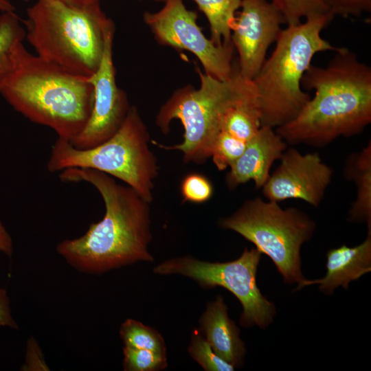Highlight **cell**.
Listing matches in <instances>:
<instances>
[{
	"label": "cell",
	"mask_w": 371,
	"mask_h": 371,
	"mask_svg": "<svg viewBox=\"0 0 371 371\" xmlns=\"http://www.w3.org/2000/svg\"><path fill=\"white\" fill-rule=\"evenodd\" d=\"M63 182H85L100 193L105 212L82 236L60 241L57 254L79 272L101 275L138 262H153L148 250L150 203L127 185L118 183L105 173L87 168L60 172Z\"/></svg>",
	"instance_id": "6da1fadb"
},
{
	"label": "cell",
	"mask_w": 371,
	"mask_h": 371,
	"mask_svg": "<svg viewBox=\"0 0 371 371\" xmlns=\"http://www.w3.org/2000/svg\"><path fill=\"white\" fill-rule=\"evenodd\" d=\"M325 67L310 65L301 85L315 95L289 122L275 128L291 145L323 147L359 134L371 122V68L341 47Z\"/></svg>",
	"instance_id": "7a4b0ae2"
},
{
	"label": "cell",
	"mask_w": 371,
	"mask_h": 371,
	"mask_svg": "<svg viewBox=\"0 0 371 371\" xmlns=\"http://www.w3.org/2000/svg\"><path fill=\"white\" fill-rule=\"evenodd\" d=\"M0 93L15 111L68 142L82 131L93 104V87L87 78L30 53L23 41L14 48L13 68Z\"/></svg>",
	"instance_id": "3957f363"
},
{
	"label": "cell",
	"mask_w": 371,
	"mask_h": 371,
	"mask_svg": "<svg viewBox=\"0 0 371 371\" xmlns=\"http://www.w3.org/2000/svg\"><path fill=\"white\" fill-rule=\"evenodd\" d=\"M28 43L41 58L74 75L89 78L98 69L105 32L113 21L100 3L76 6L62 1H36L27 10Z\"/></svg>",
	"instance_id": "277c9868"
},
{
	"label": "cell",
	"mask_w": 371,
	"mask_h": 371,
	"mask_svg": "<svg viewBox=\"0 0 371 371\" xmlns=\"http://www.w3.org/2000/svg\"><path fill=\"white\" fill-rule=\"evenodd\" d=\"M329 13L306 19L282 30L276 48L252 79L261 111V124L273 128L293 120L310 100L301 88L302 77L319 52H337L321 36L333 20Z\"/></svg>",
	"instance_id": "5b68a950"
},
{
	"label": "cell",
	"mask_w": 371,
	"mask_h": 371,
	"mask_svg": "<svg viewBox=\"0 0 371 371\" xmlns=\"http://www.w3.org/2000/svg\"><path fill=\"white\" fill-rule=\"evenodd\" d=\"M201 85L195 89L185 87L174 93L161 106L156 125L168 133L173 120L181 121L183 141L173 146L155 144L167 150H179L183 161L201 164L210 158L214 140L219 133L226 112L252 89V80L243 76L234 67L232 76L220 80L197 69Z\"/></svg>",
	"instance_id": "8992f818"
},
{
	"label": "cell",
	"mask_w": 371,
	"mask_h": 371,
	"mask_svg": "<svg viewBox=\"0 0 371 371\" xmlns=\"http://www.w3.org/2000/svg\"><path fill=\"white\" fill-rule=\"evenodd\" d=\"M149 143L147 126L137 109L132 106L116 133L94 147L80 149L58 138L47 169L50 172L75 168L95 170L121 180L151 203L159 167Z\"/></svg>",
	"instance_id": "52a82bcc"
},
{
	"label": "cell",
	"mask_w": 371,
	"mask_h": 371,
	"mask_svg": "<svg viewBox=\"0 0 371 371\" xmlns=\"http://www.w3.org/2000/svg\"><path fill=\"white\" fill-rule=\"evenodd\" d=\"M218 225L232 230L268 256L286 283L299 284L305 278L301 271L300 249L308 241L315 223L297 207H281L278 202L261 197L245 201Z\"/></svg>",
	"instance_id": "ba28073f"
},
{
	"label": "cell",
	"mask_w": 371,
	"mask_h": 371,
	"mask_svg": "<svg viewBox=\"0 0 371 371\" xmlns=\"http://www.w3.org/2000/svg\"><path fill=\"white\" fill-rule=\"evenodd\" d=\"M261 255L256 248L245 247L237 259L224 262L200 260L190 256L176 257L155 266L153 271L161 276H183L204 289H226L241 304L240 324L265 329L273 322L276 311L273 303L262 294L256 283Z\"/></svg>",
	"instance_id": "9c48e42d"
},
{
	"label": "cell",
	"mask_w": 371,
	"mask_h": 371,
	"mask_svg": "<svg viewBox=\"0 0 371 371\" xmlns=\"http://www.w3.org/2000/svg\"><path fill=\"white\" fill-rule=\"evenodd\" d=\"M156 12H146L144 20L162 45L194 54L203 65L205 74L220 80L229 79L233 73V44L217 45L208 39L197 25V14L188 10L182 0H166Z\"/></svg>",
	"instance_id": "30bf717a"
},
{
	"label": "cell",
	"mask_w": 371,
	"mask_h": 371,
	"mask_svg": "<svg viewBox=\"0 0 371 371\" xmlns=\"http://www.w3.org/2000/svg\"><path fill=\"white\" fill-rule=\"evenodd\" d=\"M114 31L113 22L105 32L104 50L99 67L87 78L93 87V104L85 126L69 142L77 148H90L111 137L120 128L131 108L126 93L116 84L113 61Z\"/></svg>",
	"instance_id": "8fae6325"
},
{
	"label": "cell",
	"mask_w": 371,
	"mask_h": 371,
	"mask_svg": "<svg viewBox=\"0 0 371 371\" xmlns=\"http://www.w3.org/2000/svg\"><path fill=\"white\" fill-rule=\"evenodd\" d=\"M280 164L262 188L265 197L272 201L301 199L318 207L330 185L333 170L317 152L302 154L291 147L280 159Z\"/></svg>",
	"instance_id": "7c38bea8"
},
{
	"label": "cell",
	"mask_w": 371,
	"mask_h": 371,
	"mask_svg": "<svg viewBox=\"0 0 371 371\" xmlns=\"http://www.w3.org/2000/svg\"><path fill=\"white\" fill-rule=\"evenodd\" d=\"M240 8L232 30V42L238 53L240 74L252 80L265 63L269 47L278 40L285 21L268 0H242Z\"/></svg>",
	"instance_id": "4fadbf2b"
},
{
	"label": "cell",
	"mask_w": 371,
	"mask_h": 371,
	"mask_svg": "<svg viewBox=\"0 0 371 371\" xmlns=\"http://www.w3.org/2000/svg\"><path fill=\"white\" fill-rule=\"evenodd\" d=\"M286 148L287 144L275 128L261 126L241 155L229 167L225 177L227 186L234 190L253 181L256 188H262L270 175L271 166Z\"/></svg>",
	"instance_id": "5bb4252c"
},
{
	"label": "cell",
	"mask_w": 371,
	"mask_h": 371,
	"mask_svg": "<svg viewBox=\"0 0 371 371\" xmlns=\"http://www.w3.org/2000/svg\"><path fill=\"white\" fill-rule=\"evenodd\" d=\"M326 273L321 279H304L297 284L298 291L306 286L318 284L319 289L330 295L339 286L348 289L352 281L371 271V229H368L366 240L355 247L345 245L330 249L326 254Z\"/></svg>",
	"instance_id": "9a60e30c"
},
{
	"label": "cell",
	"mask_w": 371,
	"mask_h": 371,
	"mask_svg": "<svg viewBox=\"0 0 371 371\" xmlns=\"http://www.w3.org/2000/svg\"><path fill=\"white\" fill-rule=\"evenodd\" d=\"M200 330L214 352L235 368H240L246 354L240 330L227 314L223 297L218 295L207 303L199 319Z\"/></svg>",
	"instance_id": "2e32d148"
},
{
	"label": "cell",
	"mask_w": 371,
	"mask_h": 371,
	"mask_svg": "<svg viewBox=\"0 0 371 371\" xmlns=\"http://www.w3.org/2000/svg\"><path fill=\"white\" fill-rule=\"evenodd\" d=\"M344 174L357 188V196L348 212L349 220L364 222L371 229V142L361 151L346 158Z\"/></svg>",
	"instance_id": "e0dca14e"
},
{
	"label": "cell",
	"mask_w": 371,
	"mask_h": 371,
	"mask_svg": "<svg viewBox=\"0 0 371 371\" xmlns=\"http://www.w3.org/2000/svg\"><path fill=\"white\" fill-rule=\"evenodd\" d=\"M261 126L260 107L254 85L244 98L226 112L219 131H224L247 143Z\"/></svg>",
	"instance_id": "ac0fdd59"
},
{
	"label": "cell",
	"mask_w": 371,
	"mask_h": 371,
	"mask_svg": "<svg viewBox=\"0 0 371 371\" xmlns=\"http://www.w3.org/2000/svg\"><path fill=\"white\" fill-rule=\"evenodd\" d=\"M208 20L210 40L217 45H229L236 11L242 0H193Z\"/></svg>",
	"instance_id": "d6986e66"
},
{
	"label": "cell",
	"mask_w": 371,
	"mask_h": 371,
	"mask_svg": "<svg viewBox=\"0 0 371 371\" xmlns=\"http://www.w3.org/2000/svg\"><path fill=\"white\" fill-rule=\"evenodd\" d=\"M21 21L14 11L0 15V87L12 70L16 44L26 36Z\"/></svg>",
	"instance_id": "ffe728a7"
},
{
	"label": "cell",
	"mask_w": 371,
	"mask_h": 371,
	"mask_svg": "<svg viewBox=\"0 0 371 371\" xmlns=\"http://www.w3.org/2000/svg\"><path fill=\"white\" fill-rule=\"evenodd\" d=\"M119 333L124 346L166 354V346L162 335L157 330L139 321L126 319L121 324Z\"/></svg>",
	"instance_id": "44dd1931"
},
{
	"label": "cell",
	"mask_w": 371,
	"mask_h": 371,
	"mask_svg": "<svg viewBox=\"0 0 371 371\" xmlns=\"http://www.w3.org/2000/svg\"><path fill=\"white\" fill-rule=\"evenodd\" d=\"M271 2L282 13L287 25L300 23L302 18L330 13L323 0H271Z\"/></svg>",
	"instance_id": "7402d4cb"
},
{
	"label": "cell",
	"mask_w": 371,
	"mask_h": 371,
	"mask_svg": "<svg viewBox=\"0 0 371 371\" xmlns=\"http://www.w3.org/2000/svg\"><path fill=\"white\" fill-rule=\"evenodd\" d=\"M247 144L224 131H219L212 144L210 158L218 170H224L241 155Z\"/></svg>",
	"instance_id": "603a6c76"
},
{
	"label": "cell",
	"mask_w": 371,
	"mask_h": 371,
	"mask_svg": "<svg viewBox=\"0 0 371 371\" xmlns=\"http://www.w3.org/2000/svg\"><path fill=\"white\" fill-rule=\"evenodd\" d=\"M188 353L205 371H233L236 369L214 352L199 330L192 335Z\"/></svg>",
	"instance_id": "cb8c5ba5"
},
{
	"label": "cell",
	"mask_w": 371,
	"mask_h": 371,
	"mask_svg": "<svg viewBox=\"0 0 371 371\" xmlns=\"http://www.w3.org/2000/svg\"><path fill=\"white\" fill-rule=\"evenodd\" d=\"M123 368L126 371H159L168 366L166 354L123 347Z\"/></svg>",
	"instance_id": "d4e9b609"
},
{
	"label": "cell",
	"mask_w": 371,
	"mask_h": 371,
	"mask_svg": "<svg viewBox=\"0 0 371 371\" xmlns=\"http://www.w3.org/2000/svg\"><path fill=\"white\" fill-rule=\"evenodd\" d=\"M181 194L183 201L202 203L213 195L214 188L211 181L203 175L190 173L181 181Z\"/></svg>",
	"instance_id": "484cf974"
},
{
	"label": "cell",
	"mask_w": 371,
	"mask_h": 371,
	"mask_svg": "<svg viewBox=\"0 0 371 371\" xmlns=\"http://www.w3.org/2000/svg\"><path fill=\"white\" fill-rule=\"evenodd\" d=\"M333 16H360L371 12V0H323Z\"/></svg>",
	"instance_id": "4316f807"
},
{
	"label": "cell",
	"mask_w": 371,
	"mask_h": 371,
	"mask_svg": "<svg viewBox=\"0 0 371 371\" xmlns=\"http://www.w3.org/2000/svg\"><path fill=\"white\" fill-rule=\"evenodd\" d=\"M0 327L19 329V326L12 314L8 291L5 288H0Z\"/></svg>",
	"instance_id": "83f0119b"
},
{
	"label": "cell",
	"mask_w": 371,
	"mask_h": 371,
	"mask_svg": "<svg viewBox=\"0 0 371 371\" xmlns=\"http://www.w3.org/2000/svg\"><path fill=\"white\" fill-rule=\"evenodd\" d=\"M0 252L8 257H11L14 253V244L12 238L1 219Z\"/></svg>",
	"instance_id": "f1b7e54d"
},
{
	"label": "cell",
	"mask_w": 371,
	"mask_h": 371,
	"mask_svg": "<svg viewBox=\"0 0 371 371\" xmlns=\"http://www.w3.org/2000/svg\"><path fill=\"white\" fill-rule=\"evenodd\" d=\"M38 1H62L76 6H89L100 3V0H37Z\"/></svg>",
	"instance_id": "f546056e"
},
{
	"label": "cell",
	"mask_w": 371,
	"mask_h": 371,
	"mask_svg": "<svg viewBox=\"0 0 371 371\" xmlns=\"http://www.w3.org/2000/svg\"><path fill=\"white\" fill-rule=\"evenodd\" d=\"M15 11V7L10 0H0V13Z\"/></svg>",
	"instance_id": "4dcf8cb0"
},
{
	"label": "cell",
	"mask_w": 371,
	"mask_h": 371,
	"mask_svg": "<svg viewBox=\"0 0 371 371\" xmlns=\"http://www.w3.org/2000/svg\"><path fill=\"white\" fill-rule=\"evenodd\" d=\"M155 1H165L166 0H155Z\"/></svg>",
	"instance_id": "1f68e13d"
},
{
	"label": "cell",
	"mask_w": 371,
	"mask_h": 371,
	"mask_svg": "<svg viewBox=\"0 0 371 371\" xmlns=\"http://www.w3.org/2000/svg\"><path fill=\"white\" fill-rule=\"evenodd\" d=\"M24 1H28L29 0H23Z\"/></svg>",
	"instance_id": "d6a6232c"
}]
</instances>
